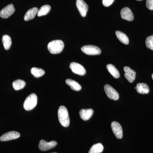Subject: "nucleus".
<instances>
[{
  "label": "nucleus",
  "mask_w": 153,
  "mask_h": 153,
  "mask_svg": "<svg viewBox=\"0 0 153 153\" xmlns=\"http://www.w3.org/2000/svg\"><path fill=\"white\" fill-rule=\"evenodd\" d=\"M58 117L59 122L61 125L65 127H67L70 123V119L68 110L66 107L61 105L58 111Z\"/></svg>",
  "instance_id": "obj_1"
},
{
  "label": "nucleus",
  "mask_w": 153,
  "mask_h": 153,
  "mask_svg": "<svg viewBox=\"0 0 153 153\" xmlns=\"http://www.w3.org/2000/svg\"><path fill=\"white\" fill-rule=\"evenodd\" d=\"M47 47L50 53L52 54H58L63 51L64 44L61 40H54L49 42Z\"/></svg>",
  "instance_id": "obj_2"
},
{
  "label": "nucleus",
  "mask_w": 153,
  "mask_h": 153,
  "mask_svg": "<svg viewBox=\"0 0 153 153\" xmlns=\"http://www.w3.org/2000/svg\"><path fill=\"white\" fill-rule=\"evenodd\" d=\"M38 97L36 94L33 93L28 96L24 103V107L26 110L30 111L36 106Z\"/></svg>",
  "instance_id": "obj_3"
},
{
  "label": "nucleus",
  "mask_w": 153,
  "mask_h": 153,
  "mask_svg": "<svg viewBox=\"0 0 153 153\" xmlns=\"http://www.w3.org/2000/svg\"><path fill=\"white\" fill-rule=\"evenodd\" d=\"M81 51L87 55H100L101 53V49L97 46L93 45H86L81 48Z\"/></svg>",
  "instance_id": "obj_4"
},
{
  "label": "nucleus",
  "mask_w": 153,
  "mask_h": 153,
  "mask_svg": "<svg viewBox=\"0 0 153 153\" xmlns=\"http://www.w3.org/2000/svg\"><path fill=\"white\" fill-rule=\"evenodd\" d=\"M104 90L108 97L110 99L117 100L119 99V94L117 91L110 85L108 84L105 85Z\"/></svg>",
  "instance_id": "obj_5"
},
{
  "label": "nucleus",
  "mask_w": 153,
  "mask_h": 153,
  "mask_svg": "<svg viewBox=\"0 0 153 153\" xmlns=\"http://www.w3.org/2000/svg\"><path fill=\"white\" fill-rule=\"evenodd\" d=\"M70 68L73 73L78 74L79 75H85L86 74V70L85 68L81 64L76 63V62H72L70 63Z\"/></svg>",
  "instance_id": "obj_6"
},
{
  "label": "nucleus",
  "mask_w": 153,
  "mask_h": 153,
  "mask_svg": "<svg viewBox=\"0 0 153 153\" xmlns=\"http://www.w3.org/2000/svg\"><path fill=\"white\" fill-rule=\"evenodd\" d=\"M15 8L13 4H10L0 12V17L3 19H7L12 16L15 13Z\"/></svg>",
  "instance_id": "obj_7"
},
{
  "label": "nucleus",
  "mask_w": 153,
  "mask_h": 153,
  "mask_svg": "<svg viewBox=\"0 0 153 153\" xmlns=\"http://www.w3.org/2000/svg\"><path fill=\"white\" fill-rule=\"evenodd\" d=\"M111 127L116 137L118 139L122 138L123 136V131L122 127L120 124L117 122H113L111 124Z\"/></svg>",
  "instance_id": "obj_8"
},
{
  "label": "nucleus",
  "mask_w": 153,
  "mask_h": 153,
  "mask_svg": "<svg viewBox=\"0 0 153 153\" xmlns=\"http://www.w3.org/2000/svg\"><path fill=\"white\" fill-rule=\"evenodd\" d=\"M76 4L80 15L82 17L86 16L88 9L87 4L83 0H76Z\"/></svg>",
  "instance_id": "obj_9"
},
{
  "label": "nucleus",
  "mask_w": 153,
  "mask_h": 153,
  "mask_svg": "<svg viewBox=\"0 0 153 153\" xmlns=\"http://www.w3.org/2000/svg\"><path fill=\"white\" fill-rule=\"evenodd\" d=\"M21 134L19 132L12 131L4 134L0 137L1 141H7L11 140L16 139L20 137Z\"/></svg>",
  "instance_id": "obj_10"
},
{
  "label": "nucleus",
  "mask_w": 153,
  "mask_h": 153,
  "mask_svg": "<svg viewBox=\"0 0 153 153\" xmlns=\"http://www.w3.org/2000/svg\"><path fill=\"white\" fill-rule=\"evenodd\" d=\"M57 145V142L55 141H52L47 142L44 140H41L39 143V148L41 151H46L53 149Z\"/></svg>",
  "instance_id": "obj_11"
},
{
  "label": "nucleus",
  "mask_w": 153,
  "mask_h": 153,
  "mask_svg": "<svg viewBox=\"0 0 153 153\" xmlns=\"http://www.w3.org/2000/svg\"><path fill=\"white\" fill-rule=\"evenodd\" d=\"M125 73L124 76L126 79L128 80V82L132 83L134 81L136 76V73L134 70L131 69L128 66H125L123 68Z\"/></svg>",
  "instance_id": "obj_12"
},
{
  "label": "nucleus",
  "mask_w": 153,
  "mask_h": 153,
  "mask_svg": "<svg viewBox=\"0 0 153 153\" xmlns=\"http://www.w3.org/2000/svg\"><path fill=\"white\" fill-rule=\"evenodd\" d=\"M121 18L124 20L129 22L133 21L134 16L132 12L128 7H125L120 12Z\"/></svg>",
  "instance_id": "obj_13"
},
{
  "label": "nucleus",
  "mask_w": 153,
  "mask_h": 153,
  "mask_svg": "<svg viewBox=\"0 0 153 153\" xmlns=\"http://www.w3.org/2000/svg\"><path fill=\"white\" fill-rule=\"evenodd\" d=\"M94 110L92 109H82L79 111L80 117L84 121L88 120L92 117Z\"/></svg>",
  "instance_id": "obj_14"
},
{
  "label": "nucleus",
  "mask_w": 153,
  "mask_h": 153,
  "mask_svg": "<svg viewBox=\"0 0 153 153\" xmlns=\"http://www.w3.org/2000/svg\"><path fill=\"white\" fill-rule=\"evenodd\" d=\"M136 90L140 94H147L149 93L150 88L147 84L145 83H138L137 84Z\"/></svg>",
  "instance_id": "obj_15"
},
{
  "label": "nucleus",
  "mask_w": 153,
  "mask_h": 153,
  "mask_svg": "<svg viewBox=\"0 0 153 153\" xmlns=\"http://www.w3.org/2000/svg\"><path fill=\"white\" fill-rule=\"evenodd\" d=\"M38 8L34 7L30 9L25 14L24 19L25 21H29L34 19L36 15L38 14Z\"/></svg>",
  "instance_id": "obj_16"
},
{
  "label": "nucleus",
  "mask_w": 153,
  "mask_h": 153,
  "mask_svg": "<svg viewBox=\"0 0 153 153\" xmlns=\"http://www.w3.org/2000/svg\"><path fill=\"white\" fill-rule=\"evenodd\" d=\"M66 84L69 85L72 90L75 91H79L82 89V87L79 83L73 79H66Z\"/></svg>",
  "instance_id": "obj_17"
},
{
  "label": "nucleus",
  "mask_w": 153,
  "mask_h": 153,
  "mask_svg": "<svg viewBox=\"0 0 153 153\" xmlns=\"http://www.w3.org/2000/svg\"><path fill=\"white\" fill-rule=\"evenodd\" d=\"M106 68L109 73L114 78H118L120 76L119 71L114 65L111 64H108Z\"/></svg>",
  "instance_id": "obj_18"
},
{
  "label": "nucleus",
  "mask_w": 153,
  "mask_h": 153,
  "mask_svg": "<svg viewBox=\"0 0 153 153\" xmlns=\"http://www.w3.org/2000/svg\"><path fill=\"white\" fill-rule=\"evenodd\" d=\"M115 34L118 39L123 44L125 45H128L129 44L128 37L125 34L119 31H116Z\"/></svg>",
  "instance_id": "obj_19"
},
{
  "label": "nucleus",
  "mask_w": 153,
  "mask_h": 153,
  "mask_svg": "<svg viewBox=\"0 0 153 153\" xmlns=\"http://www.w3.org/2000/svg\"><path fill=\"white\" fill-rule=\"evenodd\" d=\"M104 149L103 145L100 143L95 144L91 148L88 153H101Z\"/></svg>",
  "instance_id": "obj_20"
},
{
  "label": "nucleus",
  "mask_w": 153,
  "mask_h": 153,
  "mask_svg": "<svg viewBox=\"0 0 153 153\" xmlns=\"http://www.w3.org/2000/svg\"><path fill=\"white\" fill-rule=\"evenodd\" d=\"M2 42L6 50H9L12 45V39L8 35H4L2 37Z\"/></svg>",
  "instance_id": "obj_21"
},
{
  "label": "nucleus",
  "mask_w": 153,
  "mask_h": 153,
  "mask_svg": "<svg viewBox=\"0 0 153 153\" xmlns=\"http://www.w3.org/2000/svg\"><path fill=\"white\" fill-rule=\"evenodd\" d=\"M26 85V82L22 79H17L14 81L13 83V87L16 90H19L23 89Z\"/></svg>",
  "instance_id": "obj_22"
},
{
  "label": "nucleus",
  "mask_w": 153,
  "mask_h": 153,
  "mask_svg": "<svg viewBox=\"0 0 153 153\" xmlns=\"http://www.w3.org/2000/svg\"><path fill=\"white\" fill-rule=\"evenodd\" d=\"M51 7L49 5H45L43 6L38 10V17H41L42 16H46L47 15L50 10H51Z\"/></svg>",
  "instance_id": "obj_23"
},
{
  "label": "nucleus",
  "mask_w": 153,
  "mask_h": 153,
  "mask_svg": "<svg viewBox=\"0 0 153 153\" xmlns=\"http://www.w3.org/2000/svg\"><path fill=\"white\" fill-rule=\"evenodd\" d=\"M31 73L36 78H39L43 76L45 74V72L44 70L41 68L33 67L31 70Z\"/></svg>",
  "instance_id": "obj_24"
},
{
  "label": "nucleus",
  "mask_w": 153,
  "mask_h": 153,
  "mask_svg": "<svg viewBox=\"0 0 153 153\" xmlns=\"http://www.w3.org/2000/svg\"><path fill=\"white\" fill-rule=\"evenodd\" d=\"M146 44L148 49L153 50V35L147 37L146 40Z\"/></svg>",
  "instance_id": "obj_25"
},
{
  "label": "nucleus",
  "mask_w": 153,
  "mask_h": 153,
  "mask_svg": "<svg viewBox=\"0 0 153 153\" xmlns=\"http://www.w3.org/2000/svg\"><path fill=\"white\" fill-rule=\"evenodd\" d=\"M147 7L151 10H153V0H147L146 2Z\"/></svg>",
  "instance_id": "obj_26"
},
{
  "label": "nucleus",
  "mask_w": 153,
  "mask_h": 153,
  "mask_svg": "<svg viewBox=\"0 0 153 153\" xmlns=\"http://www.w3.org/2000/svg\"><path fill=\"white\" fill-rule=\"evenodd\" d=\"M114 0H102V4L105 7H108L111 5Z\"/></svg>",
  "instance_id": "obj_27"
},
{
  "label": "nucleus",
  "mask_w": 153,
  "mask_h": 153,
  "mask_svg": "<svg viewBox=\"0 0 153 153\" xmlns=\"http://www.w3.org/2000/svg\"><path fill=\"white\" fill-rule=\"evenodd\" d=\"M137 1H143V0H137Z\"/></svg>",
  "instance_id": "obj_28"
},
{
  "label": "nucleus",
  "mask_w": 153,
  "mask_h": 153,
  "mask_svg": "<svg viewBox=\"0 0 153 153\" xmlns=\"http://www.w3.org/2000/svg\"><path fill=\"white\" fill-rule=\"evenodd\" d=\"M152 79H153V74H152Z\"/></svg>",
  "instance_id": "obj_29"
},
{
  "label": "nucleus",
  "mask_w": 153,
  "mask_h": 153,
  "mask_svg": "<svg viewBox=\"0 0 153 153\" xmlns=\"http://www.w3.org/2000/svg\"><path fill=\"white\" fill-rule=\"evenodd\" d=\"M57 153L54 152V153Z\"/></svg>",
  "instance_id": "obj_30"
}]
</instances>
